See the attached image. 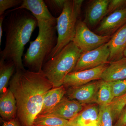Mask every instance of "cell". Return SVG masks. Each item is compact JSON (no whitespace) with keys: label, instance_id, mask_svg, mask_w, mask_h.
<instances>
[{"label":"cell","instance_id":"cell-13","mask_svg":"<svg viewBox=\"0 0 126 126\" xmlns=\"http://www.w3.org/2000/svg\"><path fill=\"white\" fill-rule=\"evenodd\" d=\"M86 106L64 96L47 114L55 115L69 121L76 117Z\"/></svg>","mask_w":126,"mask_h":126},{"label":"cell","instance_id":"cell-20","mask_svg":"<svg viewBox=\"0 0 126 126\" xmlns=\"http://www.w3.org/2000/svg\"><path fill=\"white\" fill-rule=\"evenodd\" d=\"M32 126H70L69 121L50 114H38Z\"/></svg>","mask_w":126,"mask_h":126},{"label":"cell","instance_id":"cell-7","mask_svg":"<svg viewBox=\"0 0 126 126\" xmlns=\"http://www.w3.org/2000/svg\"><path fill=\"white\" fill-rule=\"evenodd\" d=\"M109 55L108 43L96 49L83 52L72 72L91 69L108 63Z\"/></svg>","mask_w":126,"mask_h":126},{"label":"cell","instance_id":"cell-1","mask_svg":"<svg viewBox=\"0 0 126 126\" xmlns=\"http://www.w3.org/2000/svg\"><path fill=\"white\" fill-rule=\"evenodd\" d=\"M9 86L16 101L17 118L21 126H32L53 84L42 71L33 72L25 69L16 70Z\"/></svg>","mask_w":126,"mask_h":126},{"label":"cell","instance_id":"cell-8","mask_svg":"<svg viewBox=\"0 0 126 126\" xmlns=\"http://www.w3.org/2000/svg\"><path fill=\"white\" fill-rule=\"evenodd\" d=\"M109 63L91 69L71 72L65 77L63 85L68 88L83 86L94 81L101 79L102 75L107 67Z\"/></svg>","mask_w":126,"mask_h":126},{"label":"cell","instance_id":"cell-9","mask_svg":"<svg viewBox=\"0 0 126 126\" xmlns=\"http://www.w3.org/2000/svg\"><path fill=\"white\" fill-rule=\"evenodd\" d=\"M101 81L100 79L83 86L68 88L66 94L69 99L75 100L84 106L96 103Z\"/></svg>","mask_w":126,"mask_h":126},{"label":"cell","instance_id":"cell-5","mask_svg":"<svg viewBox=\"0 0 126 126\" xmlns=\"http://www.w3.org/2000/svg\"><path fill=\"white\" fill-rule=\"evenodd\" d=\"M83 2V0H66L62 13L57 18V44L48 60L55 56L73 41Z\"/></svg>","mask_w":126,"mask_h":126},{"label":"cell","instance_id":"cell-15","mask_svg":"<svg viewBox=\"0 0 126 126\" xmlns=\"http://www.w3.org/2000/svg\"><path fill=\"white\" fill-rule=\"evenodd\" d=\"M99 106L96 103L86 106L78 115L69 121L70 126H88L98 121Z\"/></svg>","mask_w":126,"mask_h":126},{"label":"cell","instance_id":"cell-32","mask_svg":"<svg viewBox=\"0 0 126 126\" xmlns=\"http://www.w3.org/2000/svg\"><path fill=\"white\" fill-rule=\"evenodd\" d=\"M123 57H126V48L124 50V53H123Z\"/></svg>","mask_w":126,"mask_h":126},{"label":"cell","instance_id":"cell-4","mask_svg":"<svg viewBox=\"0 0 126 126\" xmlns=\"http://www.w3.org/2000/svg\"><path fill=\"white\" fill-rule=\"evenodd\" d=\"M82 53L72 41L46 62L42 72L52 83L53 88L63 85L65 77L74 69Z\"/></svg>","mask_w":126,"mask_h":126},{"label":"cell","instance_id":"cell-24","mask_svg":"<svg viewBox=\"0 0 126 126\" xmlns=\"http://www.w3.org/2000/svg\"><path fill=\"white\" fill-rule=\"evenodd\" d=\"M46 6L50 13L54 15L61 14L66 0H45Z\"/></svg>","mask_w":126,"mask_h":126},{"label":"cell","instance_id":"cell-21","mask_svg":"<svg viewBox=\"0 0 126 126\" xmlns=\"http://www.w3.org/2000/svg\"><path fill=\"white\" fill-rule=\"evenodd\" d=\"M114 98L110 82L101 79L97 95V104L99 106L110 105Z\"/></svg>","mask_w":126,"mask_h":126},{"label":"cell","instance_id":"cell-22","mask_svg":"<svg viewBox=\"0 0 126 126\" xmlns=\"http://www.w3.org/2000/svg\"><path fill=\"white\" fill-rule=\"evenodd\" d=\"M113 121L114 119L110 104L99 106V117L98 121L99 126H114Z\"/></svg>","mask_w":126,"mask_h":126},{"label":"cell","instance_id":"cell-14","mask_svg":"<svg viewBox=\"0 0 126 126\" xmlns=\"http://www.w3.org/2000/svg\"><path fill=\"white\" fill-rule=\"evenodd\" d=\"M108 44L110 52L109 62L117 61L123 58L126 48V24L113 35Z\"/></svg>","mask_w":126,"mask_h":126},{"label":"cell","instance_id":"cell-28","mask_svg":"<svg viewBox=\"0 0 126 126\" xmlns=\"http://www.w3.org/2000/svg\"><path fill=\"white\" fill-rule=\"evenodd\" d=\"M114 126H126V106L122 110Z\"/></svg>","mask_w":126,"mask_h":126},{"label":"cell","instance_id":"cell-11","mask_svg":"<svg viewBox=\"0 0 126 126\" xmlns=\"http://www.w3.org/2000/svg\"><path fill=\"white\" fill-rule=\"evenodd\" d=\"M24 9L29 11L38 22H48L56 24L57 18L52 15L43 0H23L19 6L12 9Z\"/></svg>","mask_w":126,"mask_h":126},{"label":"cell","instance_id":"cell-31","mask_svg":"<svg viewBox=\"0 0 126 126\" xmlns=\"http://www.w3.org/2000/svg\"><path fill=\"white\" fill-rule=\"evenodd\" d=\"M88 126H99V124H98V122H96L94 123L93 124H90Z\"/></svg>","mask_w":126,"mask_h":126},{"label":"cell","instance_id":"cell-30","mask_svg":"<svg viewBox=\"0 0 126 126\" xmlns=\"http://www.w3.org/2000/svg\"><path fill=\"white\" fill-rule=\"evenodd\" d=\"M6 16L5 14L0 16V45L1 44V40L3 33V22Z\"/></svg>","mask_w":126,"mask_h":126},{"label":"cell","instance_id":"cell-10","mask_svg":"<svg viewBox=\"0 0 126 126\" xmlns=\"http://www.w3.org/2000/svg\"><path fill=\"white\" fill-rule=\"evenodd\" d=\"M126 24V6L106 16L95 32L98 34L111 36Z\"/></svg>","mask_w":126,"mask_h":126},{"label":"cell","instance_id":"cell-18","mask_svg":"<svg viewBox=\"0 0 126 126\" xmlns=\"http://www.w3.org/2000/svg\"><path fill=\"white\" fill-rule=\"evenodd\" d=\"M66 93V88L63 85L49 90L44 98L42 108L39 114L48 113L64 97Z\"/></svg>","mask_w":126,"mask_h":126},{"label":"cell","instance_id":"cell-25","mask_svg":"<svg viewBox=\"0 0 126 126\" xmlns=\"http://www.w3.org/2000/svg\"><path fill=\"white\" fill-rule=\"evenodd\" d=\"M111 84L114 98L123 96L126 94V79L109 82Z\"/></svg>","mask_w":126,"mask_h":126},{"label":"cell","instance_id":"cell-26","mask_svg":"<svg viewBox=\"0 0 126 126\" xmlns=\"http://www.w3.org/2000/svg\"><path fill=\"white\" fill-rule=\"evenodd\" d=\"M23 1L22 0H0V16L5 14L9 9L19 6Z\"/></svg>","mask_w":126,"mask_h":126},{"label":"cell","instance_id":"cell-16","mask_svg":"<svg viewBox=\"0 0 126 126\" xmlns=\"http://www.w3.org/2000/svg\"><path fill=\"white\" fill-rule=\"evenodd\" d=\"M126 79V57L111 61L102 75L101 79L113 82Z\"/></svg>","mask_w":126,"mask_h":126},{"label":"cell","instance_id":"cell-29","mask_svg":"<svg viewBox=\"0 0 126 126\" xmlns=\"http://www.w3.org/2000/svg\"><path fill=\"white\" fill-rule=\"evenodd\" d=\"M2 126H22L17 118L10 121H3Z\"/></svg>","mask_w":126,"mask_h":126},{"label":"cell","instance_id":"cell-12","mask_svg":"<svg viewBox=\"0 0 126 126\" xmlns=\"http://www.w3.org/2000/svg\"><path fill=\"white\" fill-rule=\"evenodd\" d=\"M110 0H93L88 5L83 21L89 28L100 24L107 15Z\"/></svg>","mask_w":126,"mask_h":126},{"label":"cell","instance_id":"cell-19","mask_svg":"<svg viewBox=\"0 0 126 126\" xmlns=\"http://www.w3.org/2000/svg\"><path fill=\"white\" fill-rule=\"evenodd\" d=\"M16 70L15 63L11 61L0 60V94L1 95L5 92L7 89L10 79Z\"/></svg>","mask_w":126,"mask_h":126},{"label":"cell","instance_id":"cell-17","mask_svg":"<svg viewBox=\"0 0 126 126\" xmlns=\"http://www.w3.org/2000/svg\"><path fill=\"white\" fill-rule=\"evenodd\" d=\"M17 107L15 96L11 90H8L0 95V115L5 121L16 118Z\"/></svg>","mask_w":126,"mask_h":126},{"label":"cell","instance_id":"cell-23","mask_svg":"<svg viewBox=\"0 0 126 126\" xmlns=\"http://www.w3.org/2000/svg\"><path fill=\"white\" fill-rule=\"evenodd\" d=\"M114 120H117L122 110L126 106V94L121 96L115 98L110 104Z\"/></svg>","mask_w":126,"mask_h":126},{"label":"cell","instance_id":"cell-3","mask_svg":"<svg viewBox=\"0 0 126 126\" xmlns=\"http://www.w3.org/2000/svg\"><path fill=\"white\" fill-rule=\"evenodd\" d=\"M39 33L29 47L23 58V64L33 72L42 71L43 65L56 47L58 42L56 24L38 22Z\"/></svg>","mask_w":126,"mask_h":126},{"label":"cell","instance_id":"cell-6","mask_svg":"<svg viewBox=\"0 0 126 126\" xmlns=\"http://www.w3.org/2000/svg\"><path fill=\"white\" fill-rule=\"evenodd\" d=\"M111 36L100 35L91 31L83 21L78 20L72 42L83 52L96 49L108 43Z\"/></svg>","mask_w":126,"mask_h":126},{"label":"cell","instance_id":"cell-2","mask_svg":"<svg viewBox=\"0 0 126 126\" xmlns=\"http://www.w3.org/2000/svg\"><path fill=\"white\" fill-rule=\"evenodd\" d=\"M5 14L7 16L4 21L5 44L0 52V59L12 61L16 70L25 69L23 53L25 46L38 26L37 20L24 9H12Z\"/></svg>","mask_w":126,"mask_h":126},{"label":"cell","instance_id":"cell-27","mask_svg":"<svg viewBox=\"0 0 126 126\" xmlns=\"http://www.w3.org/2000/svg\"><path fill=\"white\" fill-rule=\"evenodd\" d=\"M126 6V0H110L108 7L107 16Z\"/></svg>","mask_w":126,"mask_h":126}]
</instances>
